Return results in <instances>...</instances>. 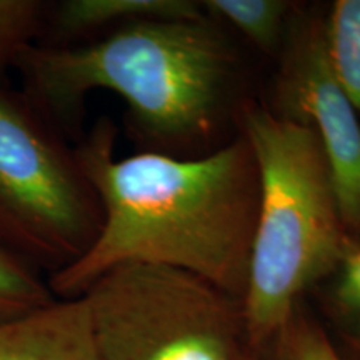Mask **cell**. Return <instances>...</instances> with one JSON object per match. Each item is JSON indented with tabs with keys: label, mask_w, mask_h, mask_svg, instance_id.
<instances>
[{
	"label": "cell",
	"mask_w": 360,
	"mask_h": 360,
	"mask_svg": "<svg viewBox=\"0 0 360 360\" xmlns=\"http://www.w3.org/2000/svg\"><path fill=\"white\" fill-rule=\"evenodd\" d=\"M354 347H355V352L359 355V360H360V339L354 340Z\"/></svg>",
	"instance_id": "obj_15"
},
{
	"label": "cell",
	"mask_w": 360,
	"mask_h": 360,
	"mask_svg": "<svg viewBox=\"0 0 360 360\" xmlns=\"http://www.w3.org/2000/svg\"><path fill=\"white\" fill-rule=\"evenodd\" d=\"M22 94L47 120L74 119L92 90L127 102L135 129L154 141L209 132L232 75L231 51L204 19L122 25L79 47L37 45L20 57Z\"/></svg>",
	"instance_id": "obj_2"
},
{
	"label": "cell",
	"mask_w": 360,
	"mask_h": 360,
	"mask_svg": "<svg viewBox=\"0 0 360 360\" xmlns=\"http://www.w3.org/2000/svg\"><path fill=\"white\" fill-rule=\"evenodd\" d=\"M237 360H252V359H250V357H247V355H245V354H242V355H240V357H238Z\"/></svg>",
	"instance_id": "obj_16"
},
{
	"label": "cell",
	"mask_w": 360,
	"mask_h": 360,
	"mask_svg": "<svg viewBox=\"0 0 360 360\" xmlns=\"http://www.w3.org/2000/svg\"><path fill=\"white\" fill-rule=\"evenodd\" d=\"M244 119L259 202L240 302L245 337L264 345L289 322L299 297L335 272L350 236L314 130L260 107Z\"/></svg>",
	"instance_id": "obj_3"
},
{
	"label": "cell",
	"mask_w": 360,
	"mask_h": 360,
	"mask_svg": "<svg viewBox=\"0 0 360 360\" xmlns=\"http://www.w3.org/2000/svg\"><path fill=\"white\" fill-rule=\"evenodd\" d=\"M155 19L197 20L204 15L191 0H65L53 13V24L65 35Z\"/></svg>",
	"instance_id": "obj_8"
},
{
	"label": "cell",
	"mask_w": 360,
	"mask_h": 360,
	"mask_svg": "<svg viewBox=\"0 0 360 360\" xmlns=\"http://www.w3.org/2000/svg\"><path fill=\"white\" fill-rule=\"evenodd\" d=\"M56 299L32 264L0 244V322L34 312Z\"/></svg>",
	"instance_id": "obj_10"
},
{
	"label": "cell",
	"mask_w": 360,
	"mask_h": 360,
	"mask_svg": "<svg viewBox=\"0 0 360 360\" xmlns=\"http://www.w3.org/2000/svg\"><path fill=\"white\" fill-rule=\"evenodd\" d=\"M82 297L98 360H237L244 354L240 299L184 270L119 265Z\"/></svg>",
	"instance_id": "obj_4"
},
{
	"label": "cell",
	"mask_w": 360,
	"mask_h": 360,
	"mask_svg": "<svg viewBox=\"0 0 360 360\" xmlns=\"http://www.w3.org/2000/svg\"><path fill=\"white\" fill-rule=\"evenodd\" d=\"M334 304L360 339V238L349 237L335 269Z\"/></svg>",
	"instance_id": "obj_14"
},
{
	"label": "cell",
	"mask_w": 360,
	"mask_h": 360,
	"mask_svg": "<svg viewBox=\"0 0 360 360\" xmlns=\"http://www.w3.org/2000/svg\"><path fill=\"white\" fill-rule=\"evenodd\" d=\"M101 222L75 152L24 94L0 84V244L56 272L89 249Z\"/></svg>",
	"instance_id": "obj_5"
},
{
	"label": "cell",
	"mask_w": 360,
	"mask_h": 360,
	"mask_svg": "<svg viewBox=\"0 0 360 360\" xmlns=\"http://www.w3.org/2000/svg\"><path fill=\"white\" fill-rule=\"evenodd\" d=\"M276 114L312 129L327 157L342 222L360 238V120L328 62L322 24L300 30L283 57Z\"/></svg>",
	"instance_id": "obj_6"
},
{
	"label": "cell",
	"mask_w": 360,
	"mask_h": 360,
	"mask_svg": "<svg viewBox=\"0 0 360 360\" xmlns=\"http://www.w3.org/2000/svg\"><path fill=\"white\" fill-rule=\"evenodd\" d=\"M101 120L77 152L102 222L89 249L52 272L57 299H74L125 264L193 274L242 300L257 219L259 177L245 137L195 160L146 152L115 159Z\"/></svg>",
	"instance_id": "obj_1"
},
{
	"label": "cell",
	"mask_w": 360,
	"mask_h": 360,
	"mask_svg": "<svg viewBox=\"0 0 360 360\" xmlns=\"http://www.w3.org/2000/svg\"><path fill=\"white\" fill-rule=\"evenodd\" d=\"M44 2L0 0V72L17 67L20 57L34 47L45 20Z\"/></svg>",
	"instance_id": "obj_12"
},
{
	"label": "cell",
	"mask_w": 360,
	"mask_h": 360,
	"mask_svg": "<svg viewBox=\"0 0 360 360\" xmlns=\"http://www.w3.org/2000/svg\"><path fill=\"white\" fill-rule=\"evenodd\" d=\"M272 342L274 360H344L322 328L297 310Z\"/></svg>",
	"instance_id": "obj_13"
},
{
	"label": "cell",
	"mask_w": 360,
	"mask_h": 360,
	"mask_svg": "<svg viewBox=\"0 0 360 360\" xmlns=\"http://www.w3.org/2000/svg\"><path fill=\"white\" fill-rule=\"evenodd\" d=\"M289 4L282 0H207L204 11L227 20L265 51H274L283 32Z\"/></svg>",
	"instance_id": "obj_11"
},
{
	"label": "cell",
	"mask_w": 360,
	"mask_h": 360,
	"mask_svg": "<svg viewBox=\"0 0 360 360\" xmlns=\"http://www.w3.org/2000/svg\"><path fill=\"white\" fill-rule=\"evenodd\" d=\"M0 360H98L87 300L56 299L0 322Z\"/></svg>",
	"instance_id": "obj_7"
},
{
	"label": "cell",
	"mask_w": 360,
	"mask_h": 360,
	"mask_svg": "<svg viewBox=\"0 0 360 360\" xmlns=\"http://www.w3.org/2000/svg\"><path fill=\"white\" fill-rule=\"evenodd\" d=\"M322 32L332 70L360 112V0L335 2Z\"/></svg>",
	"instance_id": "obj_9"
}]
</instances>
